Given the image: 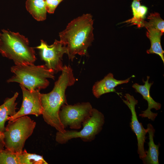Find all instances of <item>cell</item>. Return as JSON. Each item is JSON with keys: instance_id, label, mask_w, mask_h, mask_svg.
Segmentation results:
<instances>
[{"instance_id": "1", "label": "cell", "mask_w": 164, "mask_h": 164, "mask_svg": "<svg viewBox=\"0 0 164 164\" xmlns=\"http://www.w3.org/2000/svg\"><path fill=\"white\" fill-rule=\"evenodd\" d=\"M52 90L47 94H41L40 99L45 121L58 132L64 133L66 130L61 123L59 116L62 106L67 104L65 91L68 87L75 83L73 70L70 65H64Z\"/></svg>"}, {"instance_id": "2", "label": "cell", "mask_w": 164, "mask_h": 164, "mask_svg": "<svg viewBox=\"0 0 164 164\" xmlns=\"http://www.w3.org/2000/svg\"><path fill=\"white\" fill-rule=\"evenodd\" d=\"M93 20L90 14H84L71 21L59 33L60 39L67 50L69 59L75 55H87V49L93 40Z\"/></svg>"}, {"instance_id": "3", "label": "cell", "mask_w": 164, "mask_h": 164, "mask_svg": "<svg viewBox=\"0 0 164 164\" xmlns=\"http://www.w3.org/2000/svg\"><path fill=\"white\" fill-rule=\"evenodd\" d=\"M0 53L12 60L15 65L32 64L36 60L35 50L29 46L27 38L4 29L0 32Z\"/></svg>"}, {"instance_id": "4", "label": "cell", "mask_w": 164, "mask_h": 164, "mask_svg": "<svg viewBox=\"0 0 164 164\" xmlns=\"http://www.w3.org/2000/svg\"><path fill=\"white\" fill-rule=\"evenodd\" d=\"M10 70L13 76L7 82L19 83L29 91L45 89L49 84L48 79L54 80L55 78L53 70L45 65H15Z\"/></svg>"}, {"instance_id": "5", "label": "cell", "mask_w": 164, "mask_h": 164, "mask_svg": "<svg viewBox=\"0 0 164 164\" xmlns=\"http://www.w3.org/2000/svg\"><path fill=\"white\" fill-rule=\"evenodd\" d=\"M36 122L27 116L9 121L3 132L5 147L13 153L23 151L26 140L32 134Z\"/></svg>"}, {"instance_id": "6", "label": "cell", "mask_w": 164, "mask_h": 164, "mask_svg": "<svg viewBox=\"0 0 164 164\" xmlns=\"http://www.w3.org/2000/svg\"><path fill=\"white\" fill-rule=\"evenodd\" d=\"M104 123V114L97 109L93 108L91 115L82 124L83 128L80 130H66L63 133L57 131L56 140L62 144H66L72 139L77 138H80L85 142L91 141L101 131Z\"/></svg>"}, {"instance_id": "7", "label": "cell", "mask_w": 164, "mask_h": 164, "mask_svg": "<svg viewBox=\"0 0 164 164\" xmlns=\"http://www.w3.org/2000/svg\"><path fill=\"white\" fill-rule=\"evenodd\" d=\"M93 109L89 102L64 104L59 112L60 122L65 128L69 127L71 129H80L82 124L91 115Z\"/></svg>"}, {"instance_id": "8", "label": "cell", "mask_w": 164, "mask_h": 164, "mask_svg": "<svg viewBox=\"0 0 164 164\" xmlns=\"http://www.w3.org/2000/svg\"><path fill=\"white\" fill-rule=\"evenodd\" d=\"M36 48L40 50L41 58L47 67L53 70L55 73L61 71L63 67V56L67 54V50L60 41L55 40L52 44L49 45L41 40L40 45Z\"/></svg>"}, {"instance_id": "9", "label": "cell", "mask_w": 164, "mask_h": 164, "mask_svg": "<svg viewBox=\"0 0 164 164\" xmlns=\"http://www.w3.org/2000/svg\"><path fill=\"white\" fill-rule=\"evenodd\" d=\"M19 85L22 93V105L19 111L14 116L9 118L8 121H12L28 115H34L38 116L42 114L43 109L40 91H29L22 85Z\"/></svg>"}, {"instance_id": "10", "label": "cell", "mask_w": 164, "mask_h": 164, "mask_svg": "<svg viewBox=\"0 0 164 164\" xmlns=\"http://www.w3.org/2000/svg\"><path fill=\"white\" fill-rule=\"evenodd\" d=\"M125 97L126 100H122L131 111L130 127L136 136L138 141V153L140 158L142 160L146 155V151L145 150L144 144L148 130L147 128L145 129L142 123H140L138 120L135 110V106L138 103V101L133 96L128 94H126Z\"/></svg>"}, {"instance_id": "11", "label": "cell", "mask_w": 164, "mask_h": 164, "mask_svg": "<svg viewBox=\"0 0 164 164\" xmlns=\"http://www.w3.org/2000/svg\"><path fill=\"white\" fill-rule=\"evenodd\" d=\"M149 77L147 76V80L145 81L142 80L144 83L143 85H140L137 83H135L132 86L136 92L141 94L144 99L146 100L148 103L147 109L142 112L139 116L142 118H147L152 121H154L157 117L158 113L152 112L151 110L154 108L156 110H159L161 107V104L155 101L151 97L150 94V90L153 82L149 83Z\"/></svg>"}, {"instance_id": "12", "label": "cell", "mask_w": 164, "mask_h": 164, "mask_svg": "<svg viewBox=\"0 0 164 164\" xmlns=\"http://www.w3.org/2000/svg\"><path fill=\"white\" fill-rule=\"evenodd\" d=\"M131 77L123 80H118L114 77L113 75L109 73L101 80L95 83L92 87V92L97 98L102 95L115 91V87L119 85L127 83Z\"/></svg>"}, {"instance_id": "13", "label": "cell", "mask_w": 164, "mask_h": 164, "mask_svg": "<svg viewBox=\"0 0 164 164\" xmlns=\"http://www.w3.org/2000/svg\"><path fill=\"white\" fill-rule=\"evenodd\" d=\"M19 95L15 92L11 98H7L4 103L0 106V132L3 133L5 130V122L9 118L14 116L16 113L17 103L15 102Z\"/></svg>"}, {"instance_id": "14", "label": "cell", "mask_w": 164, "mask_h": 164, "mask_svg": "<svg viewBox=\"0 0 164 164\" xmlns=\"http://www.w3.org/2000/svg\"><path fill=\"white\" fill-rule=\"evenodd\" d=\"M147 129L149 134V149L146 151V155L142 159L145 164H159V145H155L154 141V136L155 129L150 124L147 125Z\"/></svg>"}, {"instance_id": "15", "label": "cell", "mask_w": 164, "mask_h": 164, "mask_svg": "<svg viewBox=\"0 0 164 164\" xmlns=\"http://www.w3.org/2000/svg\"><path fill=\"white\" fill-rule=\"evenodd\" d=\"M146 29L147 31L146 35L151 43L150 48L147 51V53L158 55L160 57L164 63V51L162 48L161 43V38L163 33L153 28H148Z\"/></svg>"}, {"instance_id": "16", "label": "cell", "mask_w": 164, "mask_h": 164, "mask_svg": "<svg viewBox=\"0 0 164 164\" xmlns=\"http://www.w3.org/2000/svg\"><path fill=\"white\" fill-rule=\"evenodd\" d=\"M26 5L27 11L37 20L46 19L47 11L44 0H27Z\"/></svg>"}, {"instance_id": "17", "label": "cell", "mask_w": 164, "mask_h": 164, "mask_svg": "<svg viewBox=\"0 0 164 164\" xmlns=\"http://www.w3.org/2000/svg\"><path fill=\"white\" fill-rule=\"evenodd\" d=\"M19 164H47L43 156L28 153L26 149L18 155Z\"/></svg>"}, {"instance_id": "18", "label": "cell", "mask_w": 164, "mask_h": 164, "mask_svg": "<svg viewBox=\"0 0 164 164\" xmlns=\"http://www.w3.org/2000/svg\"><path fill=\"white\" fill-rule=\"evenodd\" d=\"M148 22L144 21L143 27L146 29L151 28L164 32V21L160 17V14L157 12L152 13L148 17Z\"/></svg>"}, {"instance_id": "19", "label": "cell", "mask_w": 164, "mask_h": 164, "mask_svg": "<svg viewBox=\"0 0 164 164\" xmlns=\"http://www.w3.org/2000/svg\"><path fill=\"white\" fill-rule=\"evenodd\" d=\"M18 154L7 148L0 150V164H19Z\"/></svg>"}, {"instance_id": "20", "label": "cell", "mask_w": 164, "mask_h": 164, "mask_svg": "<svg viewBox=\"0 0 164 164\" xmlns=\"http://www.w3.org/2000/svg\"><path fill=\"white\" fill-rule=\"evenodd\" d=\"M47 11L49 13H53L60 3L63 0H44Z\"/></svg>"}, {"instance_id": "21", "label": "cell", "mask_w": 164, "mask_h": 164, "mask_svg": "<svg viewBox=\"0 0 164 164\" xmlns=\"http://www.w3.org/2000/svg\"><path fill=\"white\" fill-rule=\"evenodd\" d=\"M141 0H133L131 7L132 10L133 17H135L138 13L141 6L140 1Z\"/></svg>"}, {"instance_id": "22", "label": "cell", "mask_w": 164, "mask_h": 164, "mask_svg": "<svg viewBox=\"0 0 164 164\" xmlns=\"http://www.w3.org/2000/svg\"><path fill=\"white\" fill-rule=\"evenodd\" d=\"M4 147L3 134L0 132V151L4 149Z\"/></svg>"}]
</instances>
